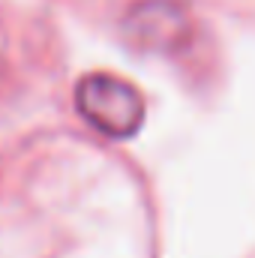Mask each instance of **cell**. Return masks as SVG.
Wrapping results in <instances>:
<instances>
[{"label":"cell","mask_w":255,"mask_h":258,"mask_svg":"<svg viewBox=\"0 0 255 258\" xmlns=\"http://www.w3.org/2000/svg\"><path fill=\"white\" fill-rule=\"evenodd\" d=\"M129 39L144 48H174L189 33V15L174 0H144L129 9L126 21Z\"/></svg>","instance_id":"obj_2"},{"label":"cell","mask_w":255,"mask_h":258,"mask_svg":"<svg viewBox=\"0 0 255 258\" xmlns=\"http://www.w3.org/2000/svg\"><path fill=\"white\" fill-rule=\"evenodd\" d=\"M78 114L108 138H132L144 123V99L138 87L117 75L90 72L75 87Z\"/></svg>","instance_id":"obj_1"}]
</instances>
